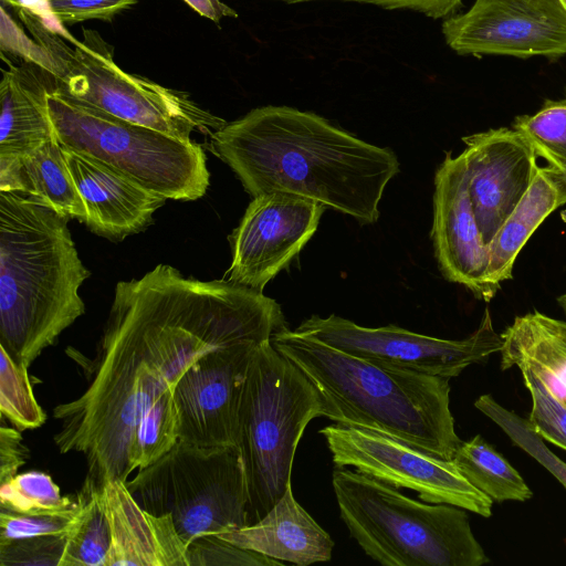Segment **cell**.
<instances>
[{
	"label": "cell",
	"mask_w": 566,
	"mask_h": 566,
	"mask_svg": "<svg viewBox=\"0 0 566 566\" xmlns=\"http://www.w3.org/2000/svg\"><path fill=\"white\" fill-rule=\"evenodd\" d=\"M339 515L364 553L385 566H481L489 563L467 510L426 504L358 471L335 468Z\"/></svg>",
	"instance_id": "cell-5"
},
{
	"label": "cell",
	"mask_w": 566,
	"mask_h": 566,
	"mask_svg": "<svg viewBox=\"0 0 566 566\" xmlns=\"http://www.w3.org/2000/svg\"><path fill=\"white\" fill-rule=\"evenodd\" d=\"M532 397L527 421L544 440L566 451V407L545 388L530 370L520 369Z\"/></svg>",
	"instance_id": "cell-32"
},
{
	"label": "cell",
	"mask_w": 566,
	"mask_h": 566,
	"mask_svg": "<svg viewBox=\"0 0 566 566\" xmlns=\"http://www.w3.org/2000/svg\"><path fill=\"white\" fill-rule=\"evenodd\" d=\"M565 203L566 177L551 166H538L526 193L488 244L485 281L495 295L513 277L516 256L535 230Z\"/></svg>",
	"instance_id": "cell-20"
},
{
	"label": "cell",
	"mask_w": 566,
	"mask_h": 566,
	"mask_svg": "<svg viewBox=\"0 0 566 566\" xmlns=\"http://www.w3.org/2000/svg\"><path fill=\"white\" fill-rule=\"evenodd\" d=\"M474 406L494 421L514 444L533 457L566 488V463L547 448L544 440L532 429L527 419L502 407L491 395L480 396Z\"/></svg>",
	"instance_id": "cell-29"
},
{
	"label": "cell",
	"mask_w": 566,
	"mask_h": 566,
	"mask_svg": "<svg viewBox=\"0 0 566 566\" xmlns=\"http://www.w3.org/2000/svg\"><path fill=\"white\" fill-rule=\"evenodd\" d=\"M81 509L77 495L72 503L28 512L0 510V543L69 532Z\"/></svg>",
	"instance_id": "cell-30"
},
{
	"label": "cell",
	"mask_w": 566,
	"mask_h": 566,
	"mask_svg": "<svg viewBox=\"0 0 566 566\" xmlns=\"http://www.w3.org/2000/svg\"><path fill=\"white\" fill-rule=\"evenodd\" d=\"M138 0H46L50 15L61 24L111 20Z\"/></svg>",
	"instance_id": "cell-35"
},
{
	"label": "cell",
	"mask_w": 566,
	"mask_h": 566,
	"mask_svg": "<svg viewBox=\"0 0 566 566\" xmlns=\"http://www.w3.org/2000/svg\"><path fill=\"white\" fill-rule=\"evenodd\" d=\"M271 342L321 391L325 418L379 430L452 460L461 440L449 378L346 354L287 326Z\"/></svg>",
	"instance_id": "cell-4"
},
{
	"label": "cell",
	"mask_w": 566,
	"mask_h": 566,
	"mask_svg": "<svg viewBox=\"0 0 566 566\" xmlns=\"http://www.w3.org/2000/svg\"><path fill=\"white\" fill-rule=\"evenodd\" d=\"M452 461L461 474L493 502H523L533 496L522 475L480 434L461 441Z\"/></svg>",
	"instance_id": "cell-24"
},
{
	"label": "cell",
	"mask_w": 566,
	"mask_h": 566,
	"mask_svg": "<svg viewBox=\"0 0 566 566\" xmlns=\"http://www.w3.org/2000/svg\"><path fill=\"white\" fill-rule=\"evenodd\" d=\"M49 82L50 76L12 64L2 72L0 157L24 155L55 137L46 104Z\"/></svg>",
	"instance_id": "cell-22"
},
{
	"label": "cell",
	"mask_w": 566,
	"mask_h": 566,
	"mask_svg": "<svg viewBox=\"0 0 566 566\" xmlns=\"http://www.w3.org/2000/svg\"><path fill=\"white\" fill-rule=\"evenodd\" d=\"M67 216L22 191H0V346L29 367L85 312L91 275Z\"/></svg>",
	"instance_id": "cell-3"
},
{
	"label": "cell",
	"mask_w": 566,
	"mask_h": 566,
	"mask_svg": "<svg viewBox=\"0 0 566 566\" xmlns=\"http://www.w3.org/2000/svg\"><path fill=\"white\" fill-rule=\"evenodd\" d=\"M33 38L54 62L52 86L67 97L91 105L132 124L190 142L195 132L211 134L227 124L182 91L127 73L114 61V49L93 30L83 41L48 27L39 15L21 17Z\"/></svg>",
	"instance_id": "cell-7"
},
{
	"label": "cell",
	"mask_w": 566,
	"mask_h": 566,
	"mask_svg": "<svg viewBox=\"0 0 566 566\" xmlns=\"http://www.w3.org/2000/svg\"><path fill=\"white\" fill-rule=\"evenodd\" d=\"M512 127L525 136L538 157L566 177V97L546 99L535 114L515 117Z\"/></svg>",
	"instance_id": "cell-27"
},
{
	"label": "cell",
	"mask_w": 566,
	"mask_h": 566,
	"mask_svg": "<svg viewBox=\"0 0 566 566\" xmlns=\"http://www.w3.org/2000/svg\"><path fill=\"white\" fill-rule=\"evenodd\" d=\"M0 191L29 193L71 219L86 221L83 199L55 137L24 155L0 157Z\"/></svg>",
	"instance_id": "cell-23"
},
{
	"label": "cell",
	"mask_w": 566,
	"mask_h": 566,
	"mask_svg": "<svg viewBox=\"0 0 566 566\" xmlns=\"http://www.w3.org/2000/svg\"><path fill=\"white\" fill-rule=\"evenodd\" d=\"M431 239L448 281L463 285L484 302L495 296L485 281L488 244L475 219L461 154L453 157L447 153L436 171Z\"/></svg>",
	"instance_id": "cell-16"
},
{
	"label": "cell",
	"mask_w": 566,
	"mask_h": 566,
	"mask_svg": "<svg viewBox=\"0 0 566 566\" xmlns=\"http://www.w3.org/2000/svg\"><path fill=\"white\" fill-rule=\"evenodd\" d=\"M70 496H62L52 478L41 471H28L14 475L0 484V510L28 512L40 509L61 507L72 503Z\"/></svg>",
	"instance_id": "cell-31"
},
{
	"label": "cell",
	"mask_w": 566,
	"mask_h": 566,
	"mask_svg": "<svg viewBox=\"0 0 566 566\" xmlns=\"http://www.w3.org/2000/svg\"><path fill=\"white\" fill-rule=\"evenodd\" d=\"M179 441V416L174 389L165 391L143 415L127 452V471L145 469L168 453Z\"/></svg>",
	"instance_id": "cell-26"
},
{
	"label": "cell",
	"mask_w": 566,
	"mask_h": 566,
	"mask_svg": "<svg viewBox=\"0 0 566 566\" xmlns=\"http://www.w3.org/2000/svg\"><path fill=\"white\" fill-rule=\"evenodd\" d=\"M102 493L112 534L106 566H189L170 515L143 509L122 480L105 482Z\"/></svg>",
	"instance_id": "cell-18"
},
{
	"label": "cell",
	"mask_w": 566,
	"mask_h": 566,
	"mask_svg": "<svg viewBox=\"0 0 566 566\" xmlns=\"http://www.w3.org/2000/svg\"><path fill=\"white\" fill-rule=\"evenodd\" d=\"M284 327L275 300L229 280L186 277L158 264L140 279L118 282L88 386L53 409L55 446L84 454L87 476L99 488L126 482L132 434L158 397L207 353L270 342Z\"/></svg>",
	"instance_id": "cell-1"
},
{
	"label": "cell",
	"mask_w": 566,
	"mask_h": 566,
	"mask_svg": "<svg viewBox=\"0 0 566 566\" xmlns=\"http://www.w3.org/2000/svg\"><path fill=\"white\" fill-rule=\"evenodd\" d=\"M189 566L199 565H249L282 566L284 563L260 553L243 549L216 535L195 538L187 545Z\"/></svg>",
	"instance_id": "cell-33"
},
{
	"label": "cell",
	"mask_w": 566,
	"mask_h": 566,
	"mask_svg": "<svg viewBox=\"0 0 566 566\" xmlns=\"http://www.w3.org/2000/svg\"><path fill=\"white\" fill-rule=\"evenodd\" d=\"M125 484L143 509L170 515L186 545L248 525L247 479L237 446L200 447L179 440Z\"/></svg>",
	"instance_id": "cell-9"
},
{
	"label": "cell",
	"mask_w": 566,
	"mask_h": 566,
	"mask_svg": "<svg viewBox=\"0 0 566 566\" xmlns=\"http://www.w3.org/2000/svg\"><path fill=\"white\" fill-rule=\"evenodd\" d=\"M29 450L22 443L20 430L6 426L1 417L0 426V484L11 480L28 461Z\"/></svg>",
	"instance_id": "cell-37"
},
{
	"label": "cell",
	"mask_w": 566,
	"mask_h": 566,
	"mask_svg": "<svg viewBox=\"0 0 566 566\" xmlns=\"http://www.w3.org/2000/svg\"><path fill=\"white\" fill-rule=\"evenodd\" d=\"M262 344L247 340L219 347L181 376L174 389L180 441L200 447L235 446L243 386Z\"/></svg>",
	"instance_id": "cell-14"
},
{
	"label": "cell",
	"mask_w": 566,
	"mask_h": 566,
	"mask_svg": "<svg viewBox=\"0 0 566 566\" xmlns=\"http://www.w3.org/2000/svg\"><path fill=\"white\" fill-rule=\"evenodd\" d=\"M326 208L285 192L256 196L230 235L229 281L263 292L315 233Z\"/></svg>",
	"instance_id": "cell-13"
},
{
	"label": "cell",
	"mask_w": 566,
	"mask_h": 566,
	"mask_svg": "<svg viewBox=\"0 0 566 566\" xmlns=\"http://www.w3.org/2000/svg\"><path fill=\"white\" fill-rule=\"evenodd\" d=\"M48 113L63 148L96 158L166 199L193 201L209 187L207 157L182 142L132 124L56 91L49 82Z\"/></svg>",
	"instance_id": "cell-8"
},
{
	"label": "cell",
	"mask_w": 566,
	"mask_h": 566,
	"mask_svg": "<svg viewBox=\"0 0 566 566\" xmlns=\"http://www.w3.org/2000/svg\"><path fill=\"white\" fill-rule=\"evenodd\" d=\"M209 149L253 198L297 195L370 224L399 171L389 148L366 143L311 112L258 107L210 134Z\"/></svg>",
	"instance_id": "cell-2"
},
{
	"label": "cell",
	"mask_w": 566,
	"mask_h": 566,
	"mask_svg": "<svg viewBox=\"0 0 566 566\" xmlns=\"http://www.w3.org/2000/svg\"><path fill=\"white\" fill-rule=\"evenodd\" d=\"M28 368L0 346V412L20 431L39 428L46 420L34 397Z\"/></svg>",
	"instance_id": "cell-28"
},
{
	"label": "cell",
	"mask_w": 566,
	"mask_h": 566,
	"mask_svg": "<svg viewBox=\"0 0 566 566\" xmlns=\"http://www.w3.org/2000/svg\"><path fill=\"white\" fill-rule=\"evenodd\" d=\"M462 142L473 211L489 244L533 182L538 156L513 127L491 128L464 136Z\"/></svg>",
	"instance_id": "cell-15"
},
{
	"label": "cell",
	"mask_w": 566,
	"mask_h": 566,
	"mask_svg": "<svg viewBox=\"0 0 566 566\" xmlns=\"http://www.w3.org/2000/svg\"><path fill=\"white\" fill-rule=\"evenodd\" d=\"M216 536L298 566L328 562L334 548L329 534L294 499L291 486L260 521Z\"/></svg>",
	"instance_id": "cell-19"
},
{
	"label": "cell",
	"mask_w": 566,
	"mask_h": 566,
	"mask_svg": "<svg viewBox=\"0 0 566 566\" xmlns=\"http://www.w3.org/2000/svg\"><path fill=\"white\" fill-rule=\"evenodd\" d=\"M442 33L461 55L558 59L566 55V8L560 0H475L447 18Z\"/></svg>",
	"instance_id": "cell-12"
},
{
	"label": "cell",
	"mask_w": 566,
	"mask_h": 566,
	"mask_svg": "<svg viewBox=\"0 0 566 566\" xmlns=\"http://www.w3.org/2000/svg\"><path fill=\"white\" fill-rule=\"evenodd\" d=\"M298 3L313 0H279ZM370 3L384 9H407L417 11L432 19L446 18L462 6V0H342Z\"/></svg>",
	"instance_id": "cell-38"
},
{
	"label": "cell",
	"mask_w": 566,
	"mask_h": 566,
	"mask_svg": "<svg viewBox=\"0 0 566 566\" xmlns=\"http://www.w3.org/2000/svg\"><path fill=\"white\" fill-rule=\"evenodd\" d=\"M62 150L86 209L85 224L93 233L120 241L145 230L165 205V197L116 168L72 149Z\"/></svg>",
	"instance_id": "cell-17"
},
{
	"label": "cell",
	"mask_w": 566,
	"mask_h": 566,
	"mask_svg": "<svg viewBox=\"0 0 566 566\" xmlns=\"http://www.w3.org/2000/svg\"><path fill=\"white\" fill-rule=\"evenodd\" d=\"M80 512L67 532L60 566H106L112 544L102 488L86 476Z\"/></svg>",
	"instance_id": "cell-25"
},
{
	"label": "cell",
	"mask_w": 566,
	"mask_h": 566,
	"mask_svg": "<svg viewBox=\"0 0 566 566\" xmlns=\"http://www.w3.org/2000/svg\"><path fill=\"white\" fill-rule=\"evenodd\" d=\"M295 331L346 354L449 379L500 353L503 345L488 308L479 327L458 340L422 335L396 325L364 327L334 314L312 315Z\"/></svg>",
	"instance_id": "cell-11"
},
{
	"label": "cell",
	"mask_w": 566,
	"mask_h": 566,
	"mask_svg": "<svg viewBox=\"0 0 566 566\" xmlns=\"http://www.w3.org/2000/svg\"><path fill=\"white\" fill-rule=\"evenodd\" d=\"M564 4V7L566 8V0H560Z\"/></svg>",
	"instance_id": "cell-41"
},
{
	"label": "cell",
	"mask_w": 566,
	"mask_h": 566,
	"mask_svg": "<svg viewBox=\"0 0 566 566\" xmlns=\"http://www.w3.org/2000/svg\"><path fill=\"white\" fill-rule=\"evenodd\" d=\"M557 302H558L559 306L564 310V312L566 314V293L559 295L557 297Z\"/></svg>",
	"instance_id": "cell-40"
},
{
	"label": "cell",
	"mask_w": 566,
	"mask_h": 566,
	"mask_svg": "<svg viewBox=\"0 0 566 566\" xmlns=\"http://www.w3.org/2000/svg\"><path fill=\"white\" fill-rule=\"evenodd\" d=\"M335 468L356 471L396 489H409L427 503L459 506L491 516L493 501L475 489L452 460L379 430L335 423L319 430Z\"/></svg>",
	"instance_id": "cell-10"
},
{
	"label": "cell",
	"mask_w": 566,
	"mask_h": 566,
	"mask_svg": "<svg viewBox=\"0 0 566 566\" xmlns=\"http://www.w3.org/2000/svg\"><path fill=\"white\" fill-rule=\"evenodd\" d=\"M501 336V369L532 371L566 407V322L534 311L516 316Z\"/></svg>",
	"instance_id": "cell-21"
},
{
	"label": "cell",
	"mask_w": 566,
	"mask_h": 566,
	"mask_svg": "<svg viewBox=\"0 0 566 566\" xmlns=\"http://www.w3.org/2000/svg\"><path fill=\"white\" fill-rule=\"evenodd\" d=\"M200 15L219 23L223 18H238V12L221 0H184Z\"/></svg>",
	"instance_id": "cell-39"
},
{
	"label": "cell",
	"mask_w": 566,
	"mask_h": 566,
	"mask_svg": "<svg viewBox=\"0 0 566 566\" xmlns=\"http://www.w3.org/2000/svg\"><path fill=\"white\" fill-rule=\"evenodd\" d=\"M1 53L20 56L24 62L52 75L54 62L49 52L33 38L30 39L1 7Z\"/></svg>",
	"instance_id": "cell-36"
},
{
	"label": "cell",
	"mask_w": 566,
	"mask_h": 566,
	"mask_svg": "<svg viewBox=\"0 0 566 566\" xmlns=\"http://www.w3.org/2000/svg\"><path fill=\"white\" fill-rule=\"evenodd\" d=\"M67 532L0 543V566H60Z\"/></svg>",
	"instance_id": "cell-34"
},
{
	"label": "cell",
	"mask_w": 566,
	"mask_h": 566,
	"mask_svg": "<svg viewBox=\"0 0 566 566\" xmlns=\"http://www.w3.org/2000/svg\"><path fill=\"white\" fill-rule=\"evenodd\" d=\"M326 401L272 342L255 352L241 395L237 441L248 488V525L260 521L291 486L294 454Z\"/></svg>",
	"instance_id": "cell-6"
}]
</instances>
